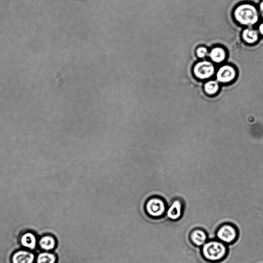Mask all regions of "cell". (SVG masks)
<instances>
[{
    "instance_id": "e0dca14e",
    "label": "cell",
    "mask_w": 263,
    "mask_h": 263,
    "mask_svg": "<svg viewBox=\"0 0 263 263\" xmlns=\"http://www.w3.org/2000/svg\"><path fill=\"white\" fill-rule=\"evenodd\" d=\"M257 8L258 10L259 14L260 15V19L263 20V0H260Z\"/></svg>"
},
{
    "instance_id": "52a82bcc",
    "label": "cell",
    "mask_w": 263,
    "mask_h": 263,
    "mask_svg": "<svg viewBox=\"0 0 263 263\" xmlns=\"http://www.w3.org/2000/svg\"><path fill=\"white\" fill-rule=\"evenodd\" d=\"M208 57L213 63L220 64L226 60L227 53L223 47L216 46L209 51Z\"/></svg>"
},
{
    "instance_id": "ba28073f",
    "label": "cell",
    "mask_w": 263,
    "mask_h": 263,
    "mask_svg": "<svg viewBox=\"0 0 263 263\" xmlns=\"http://www.w3.org/2000/svg\"><path fill=\"white\" fill-rule=\"evenodd\" d=\"M191 242L198 247L203 246L207 240V233L202 229L194 230L190 235Z\"/></svg>"
},
{
    "instance_id": "9a60e30c",
    "label": "cell",
    "mask_w": 263,
    "mask_h": 263,
    "mask_svg": "<svg viewBox=\"0 0 263 263\" xmlns=\"http://www.w3.org/2000/svg\"><path fill=\"white\" fill-rule=\"evenodd\" d=\"M57 257L55 254L50 252H42L37 257V263H56Z\"/></svg>"
},
{
    "instance_id": "2e32d148",
    "label": "cell",
    "mask_w": 263,
    "mask_h": 263,
    "mask_svg": "<svg viewBox=\"0 0 263 263\" xmlns=\"http://www.w3.org/2000/svg\"><path fill=\"white\" fill-rule=\"evenodd\" d=\"M209 52L206 47L200 46L196 50V55L199 58L203 59L208 56Z\"/></svg>"
},
{
    "instance_id": "5b68a950",
    "label": "cell",
    "mask_w": 263,
    "mask_h": 263,
    "mask_svg": "<svg viewBox=\"0 0 263 263\" xmlns=\"http://www.w3.org/2000/svg\"><path fill=\"white\" fill-rule=\"evenodd\" d=\"M235 68L229 64L221 66L216 71V80L222 84H227L233 81L236 77Z\"/></svg>"
},
{
    "instance_id": "8992f818",
    "label": "cell",
    "mask_w": 263,
    "mask_h": 263,
    "mask_svg": "<svg viewBox=\"0 0 263 263\" xmlns=\"http://www.w3.org/2000/svg\"><path fill=\"white\" fill-rule=\"evenodd\" d=\"M237 235L235 228L230 224L222 226L217 232V236L220 241L226 244H230L234 242Z\"/></svg>"
},
{
    "instance_id": "7c38bea8",
    "label": "cell",
    "mask_w": 263,
    "mask_h": 263,
    "mask_svg": "<svg viewBox=\"0 0 263 263\" xmlns=\"http://www.w3.org/2000/svg\"><path fill=\"white\" fill-rule=\"evenodd\" d=\"M39 244L41 248L45 250L49 251L55 248L56 241L54 237L46 235L40 239Z\"/></svg>"
},
{
    "instance_id": "7a4b0ae2",
    "label": "cell",
    "mask_w": 263,
    "mask_h": 263,
    "mask_svg": "<svg viewBox=\"0 0 263 263\" xmlns=\"http://www.w3.org/2000/svg\"><path fill=\"white\" fill-rule=\"evenodd\" d=\"M202 252L205 258L210 261H217L223 259L227 252L225 244L218 241L207 242L203 246Z\"/></svg>"
},
{
    "instance_id": "30bf717a",
    "label": "cell",
    "mask_w": 263,
    "mask_h": 263,
    "mask_svg": "<svg viewBox=\"0 0 263 263\" xmlns=\"http://www.w3.org/2000/svg\"><path fill=\"white\" fill-rule=\"evenodd\" d=\"M34 259V254L26 250L17 251L12 257L13 263H33Z\"/></svg>"
},
{
    "instance_id": "9c48e42d",
    "label": "cell",
    "mask_w": 263,
    "mask_h": 263,
    "mask_svg": "<svg viewBox=\"0 0 263 263\" xmlns=\"http://www.w3.org/2000/svg\"><path fill=\"white\" fill-rule=\"evenodd\" d=\"M260 36L257 30L253 27H247L242 32V38L247 44L252 45L256 43L259 39Z\"/></svg>"
},
{
    "instance_id": "ac0fdd59",
    "label": "cell",
    "mask_w": 263,
    "mask_h": 263,
    "mask_svg": "<svg viewBox=\"0 0 263 263\" xmlns=\"http://www.w3.org/2000/svg\"><path fill=\"white\" fill-rule=\"evenodd\" d=\"M257 30L259 34L260 37H263V22H260L257 28Z\"/></svg>"
},
{
    "instance_id": "8fae6325",
    "label": "cell",
    "mask_w": 263,
    "mask_h": 263,
    "mask_svg": "<svg viewBox=\"0 0 263 263\" xmlns=\"http://www.w3.org/2000/svg\"><path fill=\"white\" fill-rule=\"evenodd\" d=\"M182 205L180 201L177 200L166 211L167 217L171 220L177 221L182 216Z\"/></svg>"
},
{
    "instance_id": "6da1fadb",
    "label": "cell",
    "mask_w": 263,
    "mask_h": 263,
    "mask_svg": "<svg viewBox=\"0 0 263 263\" xmlns=\"http://www.w3.org/2000/svg\"><path fill=\"white\" fill-rule=\"evenodd\" d=\"M235 20L240 25L253 27L260 19L257 7L250 3H243L237 5L233 10Z\"/></svg>"
},
{
    "instance_id": "5bb4252c",
    "label": "cell",
    "mask_w": 263,
    "mask_h": 263,
    "mask_svg": "<svg viewBox=\"0 0 263 263\" xmlns=\"http://www.w3.org/2000/svg\"><path fill=\"white\" fill-rule=\"evenodd\" d=\"M220 83L217 80H209L204 85V90L208 95L217 94L220 89Z\"/></svg>"
},
{
    "instance_id": "4fadbf2b",
    "label": "cell",
    "mask_w": 263,
    "mask_h": 263,
    "mask_svg": "<svg viewBox=\"0 0 263 263\" xmlns=\"http://www.w3.org/2000/svg\"><path fill=\"white\" fill-rule=\"evenodd\" d=\"M21 243L24 247L34 249L36 246V237L32 233H27L22 236Z\"/></svg>"
},
{
    "instance_id": "277c9868",
    "label": "cell",
    "mask_w": 263,
    "mask_h": 263,
    "mask_svg": "<svg viewBox=\"0 0 263 263\" xmlns=\"http://www.w3.org/2000/svg\"><path fill=\"white\" fill-rule=\"evenodd\" d=\"M147 213L151 217L158 218L163 216L166 207L164 201L159 198L153 197L147 201L145 205Z\"/></svg>"
},
{
    "instance_id": "3957f363",
    "label": "cell",
    "mask_w": 263,
    "mask_h": 263,
    "mask_svg": "<svg viewBox=\"0 0 263 263\" xmlns=\"http://www.w3.org/2000/svg\"><path fill=\"white\" fill-rule=\"evenodd\" d=\"M193 73L197 79L200 80H206L216 74V67L211 61L202 60L198 62L194 65Z\"/></svg>"
}]
</instances>
